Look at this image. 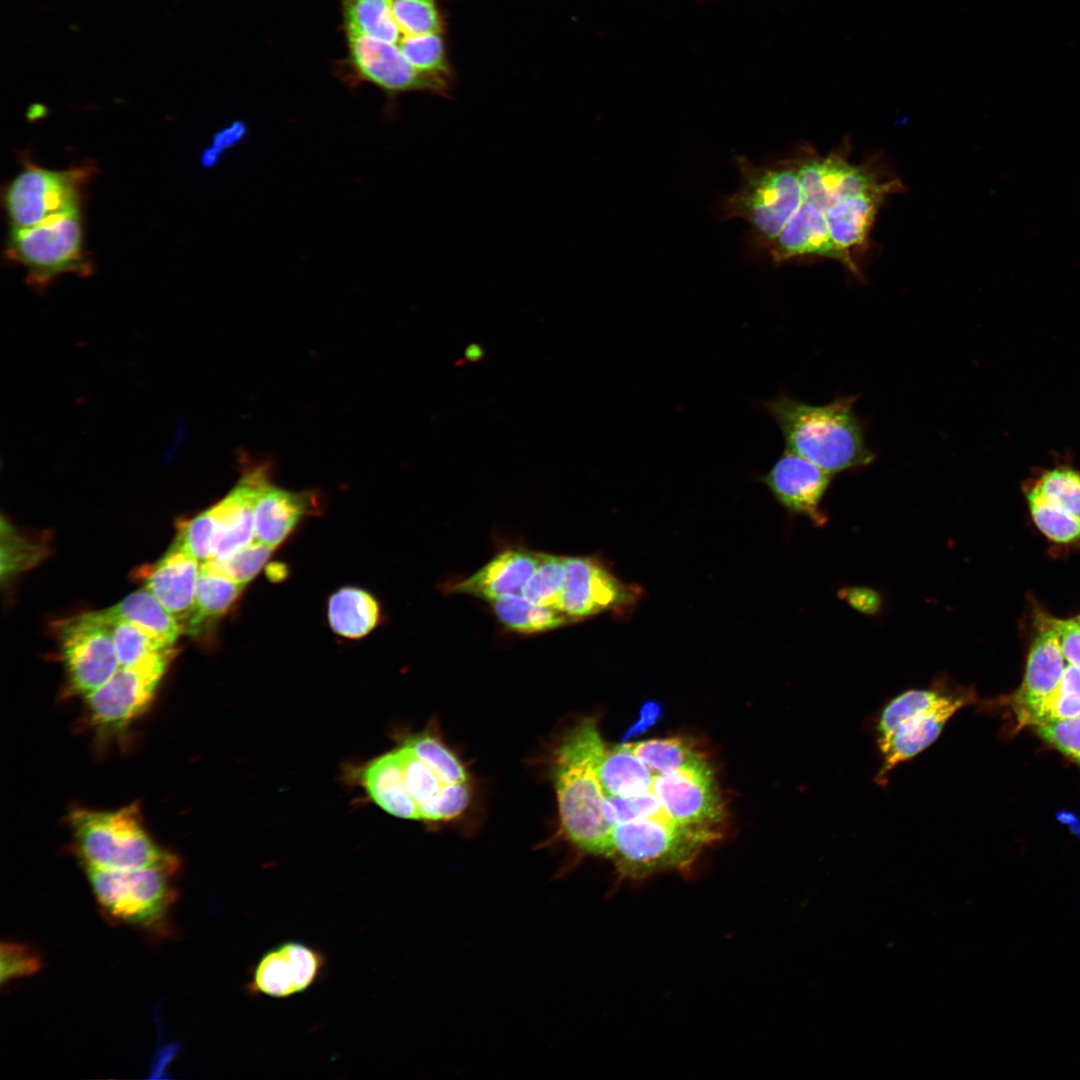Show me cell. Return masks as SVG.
<instances>
[{
	"label": "cell",
	"instance_id": "obj_36",
	"mask_svg": "<svg viewBox=\"0 0 1080 1080\" xmlns=\"http://www.w3.org/2000/svg\"><path fill=\"white\" fill-rule=\"evenodd\" d=\"M100 613L110 629L120 667L132 666L164 648L135 625Z\"/></svg>",
	"mask_w": 1080,
	"mask_h": 1080
},
{
	"label": "cell",
	"instance_id": "obj_26",
	"mask_svg": "<svg viewBox=\"0 0 1080 1080\" xmlns=\"http://www.w3.org/2000/svg\"><path fill=\"white\" fill-rule=\"evenodd\" d=\"M244 587L201 565L194 612L184 633L190 636L199 635L203 627L223 616L231 608Z\"/></svg>",
	"mask_w": 1080,
	"mask_h": 1080
},
{
	"label": "cell",
	"instance_id": "obj_31",
	"mask_svg": "<svg viewBox=\"0 0 1080 1080\" xmlns=\"http://www.w3.org/2000/svg\"><path fill=\"white\" fill-rule=\"evenodd\" d=\"M1047 501L1080 519V471L1059 464L1043 471L1031 486Z\"/></svg>",
	"mask_w": 1080,
	"mask_h": 1080
},
{
	"label": "cell",
	"instance_id": "obj_16",
	"mask_svg": "<svg viewBox=\"0 0 1080 1080\" xmlns=\"http://www.w3.org/2000/svg\"><path fill=\"white\" fill-rule=\"evenodd\" d=\"M1064 655L1055 631L1047 625L1035 638L1023 682L1011 698L1018 728L1045 723V711L1063 672Z\"/></svg>",
	"mask_w": 1080,
	"mask_h": 1080
},
{
	"label": "cell",
	"instance_id": "obj_18",
	"mask_svg": "<svg viewBox=\"0 0 1080 1080\" xmlns=\"http://www.w3.org/2000/svg\"><path fill=\"white\" fill-rule=\"evenodd\" d=\"M201 563L175 541L156 563L137 574L158 602L176 619L184 633L195 607Z\"/></svg>",
	"mask_w": 1080,
	"mask_h": 1080
},
{
	"label": "cell",
	"instance_id": "obj_22",
	"mask_svg": "<svg viewBox=\"0 0 1080 1080\" xmlns=\"http://www.w3.org/2000/svg\"><path fill=\"white\" fill-rule=\"evenodd\" d=\"M361 783L370 799L388 814L409 820H420L417 804L410 797L404 782L398 750L373 759L361 772Z\"/></svg>",
	"mask_w": 1080,
	"mask_h": 1080
},
{
	"label": "cell",
	"instance_id": "obj_30",
	"mask_svg": "<svg viewBox=\"0 0 1080 1080\" xmlns=\"http://www.w3.org/2000/svg\"><path fill=\"white\" fill-rule=\"evenodd\" d=\"M403 744L435 773L442 784L467 782L468 775L461 761L433 734L411 735Z\"/></svg>",
	"mask_w": 1080,
	"mask_h": 1080
},
{
	"label": "cell",
	"instance_id": "obj_17",
	"mask_svg": "<svg viewBox=\"0 0 1080 1080\" xmlns=\"http://www.w3.org/2000/svg\"><path fill=\"white\" fill-rule=\"evenodd\" d=\"M831 478V474L786 449L761 481L787 510L821 526L826 517L820 504Z\"/></svg>",
	"mask_w": 1080,
	"mask_h": 1080
},
{
	"label": "cell",
	"instance_id": "obj_46",
	"mask_svg": "<svg viewBox=\"0 0 1080 1080\" xmlns=\"http://www.w3.org/2000/svg\"><path fill=\"white\" fill-rule=\"evenodd\" d=\"M662 716L663 709L661 704L654 700H647L640 707L638 718L623 734L622 742L645 733L655 726L662 719Z\"/></svg>",
	"mask_w": 1080,
	"mask_h": 1080
},
{
	"label": "cell",
	"instance_id": "obj_2",
	"mask_svg": "<svg viewBox=\"0 0 1080 1080\" xmlns=\"http://www.w3.org/2000/svg\"><path fill=\"white\" fill-rule=\"evenodd\" d=\"M857 396L811 405L782 395L765 403L787 450L833 475L866 467L876 454L866 443L865 427L854 410Z\"/></svg>",
	"mask_w": 1080,
	"mask_h": 1080
},
{
	"label": "cell",
	"instance_id": "obj_23",
	"mask_svg": "<svg viewBox=\"0 0 1080 1080\" xmlns=\"http://www.w3.org/2000/svg\"><path fill=\"white\" fill-rule=\"evenodd\" d=\"M102 611L108 617L135 625L164 648L174 647L182 633L176 619L146 588L134 591L114 606Z\"/></svg>",
	"mask_w": 1080,
	"mask_h": 1080
},
{
	"label": "cell",
	"instance_id": "obj_41",
	"mask_svg": "<svg viewBox=\"0 0 1080 1080\" xmlns=\"http://www.w3.org/2000/svg\"><path fill=\"white\" fill-rule=\"evenodd\" d=\"M467 782L442 784L436 795L419 808L420 820L449 821L461 815L470 803Z\"/></svg>",
	"mask_w": 1080,
	"mask_h": 1080
},
{
	"label": "cell",
	"instance_id": "obj_8",
	"mask_svg": "<svg viewBox=\"0 0 1080 1080\" xmlns=\"http://www.w3.org/2000/svg\"><path fill=\"white\" fill-rule=\"evenodd\" d=\"M347 51L334 62L332 71L350 88L371 84L392 99L408 92L448 96L453 76L426 73L414 68L396 44L354 33H344Z\"/></svg>",
	"mask_w": 1080,
	"mask_h": 1080
},
{
	"label": "cell",
	"instance_id": "obj_11",
	"mask_svg": "<svg viewBox=\"0 0 1080 1080\" xmlns=\"http://www.w3.org/2000/svg\"><path fill=\"white\" fill-rule=\"evenodd\" d=\"M176 651L153 652L136 664L120 667L102 686L85 696L90 722L102 729H120L141 715L152 702Z\"/></svg>",
	"mask_w": 1080,
	"mask_h": 1080
},
{
	"label": "cell",
	"instance_id": "obj_39",
	"mask_svg": "<svg viewBox=\"0 0 1080 1080\" xmlns=\"http://www.w3.org/2000/svg\"><path fill=\"white\" fill-rule=\"evenodd\" d=\"M662 812L651 790L630 796L606 795L603 801L604 816L613 826L650 818Z\"/></svg>",
	"mask_w": 1080,
	"mask_h": 1080
},
{
	"label": "cell",
	"instance_id": "obj_33",
	"mask_svg": "<svg viewBox=\"0 0 1080 1080\" xmlns=\"http://www.w3.org/2000/svg\"><path fill=\"white\" fill-rule=\"evenodd\" d=\"M397 45L407 61L419 71L453 76L442 34H403Z\"/></svg>",
	"mask_w": 1080,
	"mask_h": 1080
},
{
	"label": "cell",
	"instance_id": "obj_1",
	"mask_svg": "<svg viewBox=\"0 0 1080 1080\" xmlns=\"http://www.w3.org/2000/svg\"><path fill=\"white\" fill-rule=\"evenodd\" d=\"M605 748L596 720L583 719L555 748L551 777L562 834L583 853L608 858L613 825L603 813L606 794L597 776Z\"/></svg>",
	"mask_w": 1080,
	"mask_h": 1080
},
{
	"label": "cell",
	"instance_id": "obj_21",
	"mask_svg": "<svg viewBox=\"0 0 1080 1080\" xmlns=\"http://www.w3.org/2000/svg\"><path fill=\"white\" fill-rule=\"evenodd\" d=\"M304 492H292L269 482L254 509V532L259 542L274 549L292 532L311 504Z\"/></svg>",
	"mask_w": 1080,
	"mask_h": 1080
},
{
	"label": "cell",
	"instance_id": "obj_42",
	"mask_svg": "<svg viewBox=\"0 0 1080 1080\" xmlns=\"http://www.w3.org/2000/svg\"><path fill=\"white\" fill-rule=\"evenodd\" d=\"M1 983L35 974L41 968V958L31 947L20 943L1 944Z\"/></svg>",
	"mask_w": 1080,
	"mask_h": 1080
},
{
	"label": "cell",
	"instance_id": "obj_35",
	"mask_svg": "<svg viewBox=\"0 0 1080 1080\" xmlns=\"http://www.w3.org/2000/svg\"><path fill=\"white\" fill-rule=\"evenodd\" d=\"M272 548L254 540L222 560H210L202 566L238 584L246 585L263 568Z\"/></svg>",
	"mask_w": 1080,
	"mask_h": 1080
},
{
	"label": "cell",
	"instance_id": "obj_15",
	"mask_svg": "<svg viewBox=\"0 0 1080 1080\" xmlns=\"http://www.w3.org/2000/svg\"><path fill=\"white\" fill-rule=\"evenodd\" d=\"M328 966L319 948L287 940L266 950L251 967L246 992L254 997L284 999L302 994L320 982Z\"/></svg>",
	"mask_w": 1080,
	"mask_h": 1080
},
{
	"label": "cell",
	"instance_id": "obj_28",
	"mask_svg": "<svg viewBox=\"0 0 1080 1080\" xmlns=\"http://www.w3.org/2000/svg\"><path fill=\"white\" fill-rule=\"evenodd\" d=\"M633 753L652 771L665 774L690 766L704 757L688 739L656 738L631 744Z\"/></svg>",
	"mask_w": 1080,
	"mask_h": 1080
},
{
	"label": "cell",
	"instance_id": "obj_9",
	"mask_svg": "<svg viewBox=\"0 0 1080 1080\" xmlns=\"http://www.w3.org/2000/svg\"><path fill=\"white\" fill-rule=\"evenodd\" d=\"M95 898L113 920L151 925L161 920L176 899L173 873L161 868L113 870L86 868Z\"/></svg>",
	"mask_w": 1080,
	"mask_h": 1080
},
{
	"label": "cell",
	"instance_id": "obj_19",
	"mask_svg": "<svg viewBox=\"0 0 1080 1080\" xmlns=\"http://www.w3.org/2000/svg\"><path fill=\"white\" fill-rule=\"evenodd\" d=\"M270 482L264 467H255L239 479L233 489L209 508L216 523L219 542L212 560H222L254 541L256 501Z\"/></svg>",
	"mask_w": 1080,
	"mask_h": 1080
},
{
	"label": "cell",
	"instance_id": "obj_27",
	"mask_svg": "<svg viewBox=\"0 0 1080 1080\" xmlns=\"http://www.w3.org/2000/svg\"><path fill=\"white\" fill-rule=\"evenodd\" d=\"M491 603L500 622L518 633L545 632L572 623L564 611L537 605L519 594H506Z\"/></svg>",
	"mask_w": 1080,
	"mask_h": 1080
},
{
	"label": "cell",
	"instance_id": "obj_40",
	"mask_svg": "<svg viewBox=\"0 0 1080 1080\" xmlns=\"http://www.w3.org/2000/svg\"><path fill=\"white\" fill-rule=\"evenodd\" d=\"M397 750L402 762L406 789L419 809L436 795L442 783L406 745L402 744Z\"/></svg>",
	"mask_w": 1080,
	"mask_h": 1080
},
{
	"label": "cell",
	"instance_id": "obj_20",
	"mask_svg": "<svg viewBox=\"0 0 1080 1080\" xmlns=\"http://www.w3.org/2000/svg\"><path fill=\"white\" fill-rule=\"evenodd\" d=\"M538 562V552L510 549L491 559L451 590L492 602L506 594H519Z\"/></svg>",
	"mask_w": 1080,
	"mask_h": 1080
},
{
	"label": "cell",
	"instance_id": "obj_13",
	"mask_svg": "<svg viewBox=\"0 0 1080 1080\" xmlns=\"http://www.w3.org/2000/svg\"><path fill=\"white\" fill-rule=\"evenodd\" d=\"M642 594L640 586L621 581L600 558L565 557L561 609L572 622L604 612L627 615Z\"/></svg>",
	"mask_w": 1080,
	"mask_h": 1080
},
{
	"label": "cell",
	"instance_id": "obj_38",
	"mask_svg": "<svg viewBox=\"0 0 1080 1080\" xmlns=\"http://www.w3.org/2000/svg\"><path fill=\"white\" fill-rule=\"evenodd\" d=\"M1 539L2 578L33 566L45 551L41 543L23 536L4 519L1 521Z\"/></svg>",
	"mask_w": 1080,
	"mask_h": 1080
},
{
	"label": "cell",
	"instance_id": "obj_12",
	"mask_svg": "<svg viewBox=\"0 0 1080 1080\" xmlns=\"http://www.w3.org/2000/svg\"><path fill=\"white\" fill-rule=\"evenodd\" d=\"M58 640L71 690L86 696L120 668L110 629L100 611L64 620Z\"/></svg>",
	"mask_w": 1080,
	"mask_h": 1080
},
{
	"label": "cell",
	"instance_id": "obj_14",
	"mask_svg": "<svg viewBox=\"0 0 1080 1080\" xmlns=\"http://www.w3.org/2000/svg\"><path fill=\"white\" fill-rule=\"evenodd\" d=\"M651 792L674 822L720 835L725 808L712 768L704 758L677 771L654 775Z\"/></svg>",
	"mask_w": 1080,
	"mask_h": 1080
},
{
	"label": "cell",
	"instance_id": "obj_25",
	"mask_svg": "<svg viewBox=\"0 0 1080 1080\" xmlns=\"http://www.w3.org/2000/svg\"><path fill=\"white\" fill-rule=\"evenodd\" d=\"M328 621L332 630L349 639H358L370 633L379 620V605L366 590L343 587L328 601Z\"/></svg>",
	"mask_w": 1080,
	"mask_h": 1080
},
{
	"label": "cell",
	"instance_id": "obj_44",
	"mask_svg": "<svg viewBox=\"0 0 1080 1080\" xmlns=\"http://www.w3.org/2000/svg\"><path fill=\"white\" fill-rule=\"evenodd\" d=\"M1059 640L1061 650L1067 661L1080 668V625L1076 620L1047 619Z\"/></svg>",
	"mask_w": 1080,
	"mask_h": 1080
},
{
	"label": "cell",
	"instance_id": "obj_4",
	"mask_svg": "<svg viewBox=\"0 0 1080 1080\" xmlns=\"http://www.w3.org/2000/svg\"><path fill=\"white\" fill-rule=\"evenodd\" d=\"M734 161L740 185L718 201L716 216L720 221L744 220L749 225L751 242L765 250L801 205L803 188L797 157L766 165H757L743 155H735Z\"/></svg>",
	"mask_w": 1080,
	"mask_h": 1080
},
{
	"label": "cell",
	"instance_id": "obj_47",
	"mask_svg": "<svg viewBox=\"0 0 1080 1080\" xmlns=\"http://www.w3.org/2000/svg\"><path fill=\"white\" fill-rule=\"evenodd\" d=\"M1058 689L1080 697V668L1069 665L1064 669Z\"/></svg>",
	"mask_w": 1080,
	"mask_h": 1080
},
{
	"label": "cell",
	"instance_id": "obj_49",
	"mask_svg": "<svg viewBox=\"0 0 1080 1080\" xmlns=\"http://www.w3.org/2000/svg\"><path fill=\"white\" fill-rule=\"evenodd\" d=\"M1075 620L1080 625V616H1078Z\"/></svg>",
	"mask_w": 1080,
	"mask_h": 1080
},
{
	"label": "cell",
	"instance_id": "obj_5",
	"mask_svg": "<svg viewBox=\"0 0 1080 1080\" xmlns=\"http://www.w3.org/2000/svg\"><path fill=\"white\" fill-rule=\"evenodd\" d=\"M69 823L77 853L86 868L156 867L173 874L177 871V857L150 837L136 804L113 811L74 809Z\"/></svg>",
	"mask_w": 1080,
	"mask_h": 1080
},
{
	"label": "cell",
	"instance_id": "obj_48",
	"mask_svg": "<svg viewBox=\"0 0 1080 1080\" xmlns=\"http://www.w3.org/2000/svg\"><path fill=\"white\" fill-rule=\"evenodd\" d=\"M485 355L483 347L477 343L468 345L463 353V358L467 362H478Z\"/></svg>",
	"mask_w": 1080,
	"mask_h": 1080
},
{
	"label": "cell",
	"instance_id": "obj_24",
	"mask_svg": "<svg viewBox=\"0 0 1080 1080\" xmlns=\"http://www.w3.org/2000/svg\"><path fill=\"white\" fill-rule=\"evenodd\" d=\"M597 776L606 795L630 796L648 792L652 771L633 753L630 743L605 748Z\"/></svg>",
	"mask_w": 1080,
	"mask_h": 1080
},
{
	"label": "cell",
	"instance_id": "obj_10",
	"mask_svg": "<svg viewBox=\"0 0 1080 1080\" xmlns=\"http://www.w3.org/2000/svg\"><path fill=\"white\" fill-rule=\"evenodd\" d=\"M91 174L89 166L51 170L25 165L2 194L11 227H30L81 208L83 188Z\"/></svg>",
	"mask_w": 1080,
	"mask_h": 1080
},
{
	"label": "cell",
	"instance_id": "obj_3",
	"mask_svg": "<svg viewBox=\"0 0 1080 1080\" xmlns=\"http://www.w3.org/2000/svg\"><path fill=\"white\" fill-rule=\"evenodd\" d=\"M972 696L968 689L940 679L928 688L910 689L889 700L875 725L881 756L876 776L878 782H886L891 770L933 744L948 721L970 703Z\"/></svg>",
	"mask_w": 1080,
	"mask_h": 1080
},
{
	"label": "cell",
	"instance_id": "obj_32",
	"mask_svg": "<svg viewBox=\"0 0 1080 1080\" xmlns=\"http://www.w3.org/2000/svg\"><path fill=\"white\" fill-rule=\"evenodd\" d=\"M1027 499L1031 515L1040 531L1057 543L1080 541V519L1047 501L1032 487Z\"/></svg>",
	"mask_w": 1080,
	"mask_h": 1080
},
{
	"label": "cell",
	"instance_id": "obj_29",
	"mask_svg": "<svg viewBox=\"0 0 1080 1080\" xmlns=\"http://www.w3.org/2000/svg\"><path fill=\"white\" fill-rule=\"evenodd\" d=\"M565 580V557L538 552V562L522 589V596L541 606L559 610Z\"/></svg>",
	"mask_w": 1080,
	"mask_h": 1080
},
{
	"label": "cell",
	"instance_id": "obj_37",
	"mask_svg": "<svg viewBox=\"0 0 1080 1080\" xmlns=\"http://www.w3.org/2000/svg\"><path fill=\"white\" fill-rule=\"evenodd\" d=\"M175 542L194 556L201 565L212 560L218 546L219 534L209 508L178 526Z\"/></svg>",
	"mask_w": 1080,
	"mask_h": 1080
},
{
	"label": "cell",
	"instance_id": "obj_45",
	"mask_svg": "<svg viewBox=\"0 0 1080 1080\" xmlns=\"http://www.w3.org/2000/svg\"><path fill=\"white\" fill-rule=\"evenodd\" d=\"M839 592L841 599L846 600L852 608L863 614H876L882 607V597L880 593L874 589L867 587H846Z\"/></svg>",
	"mask_w": 1080,
	"mask_h": 1080
},
{
	"label": "cell",
	"instance_id": "obj_6",
	"mask_svg": "<svg viewBox=\"0 0 1080 1080\" xmlns=\"http://www.w3.org/2000/svg\"><path fill=\"white\" fill-rule=\"evenodd\" d=\"M719 834L678 824L663 812L614 825L608 856L623 879L643 880L667 871H687Z\"/></svg>",
	"mask_w": 1080,
	"mask_h": 1080
},
{
	"label": "cell",
	"instance_id": "obj_7",
	"mask_svg": "<svg viewBox=\"0 0 1080 1080\" xmlns=\"http://www.w3.org/2000/svg\"><path fill=\"white\" fill-rule=\"evenodd\" d=\"M5 255L22 265L27 280L37 287L66 273L87 275L92 264L84 249L81 208L30 227H11Z\"/></svg>",
	"mask_w": 1080,
	"mask_h": 1080
},
{
	"label": "cell",
	"instance_id": "obj_34",
	"mask_svg": "<svg viewBox=\"0 0 1080 1080\" xmlns=\"http://www.w3.org/2000/svg\"><path fill=\"white\" fill-rule=\"evenodd\" d=\"M391 11L404 35L442 34L446 28L439 0H391Z\"/></svg>",
	"mask_w": 1080,
	"mask_h": 1080
},
{
	"label": "cell",
	"instance_id": "obj_43",
	"mask_svg": "<svg viewBox=\"0 0 1080 1080\" xmlns=\"http://www.w3.org/2000/svg\"><path fill=\"white\" fill-rule=\"evenodd\" d=\"M1037 732L1048 744L1080 764V717L1039 725Z\"/></svg>",
	"mask_w": 1080,
	"mask_h": 1080
}]
</instances>
